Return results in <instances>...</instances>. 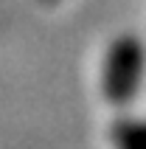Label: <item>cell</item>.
Listing matches in <instances>:
<instances>
[{
	"label": "cell",
	"instance_id": "1",
	"mask_svg": "<svg viewBox=\"0 0 146 149\" xmlns=\"http://www.w3.org/2000/svg\"><path fill=\"white\" fill-rule=\"evenodd\" d=\"M146 84V42L124 31L107 42L98 62V93L107 104L127 107L140 96Z\"/></svg>",
	"mask_w": 146,
	"mask_h": 149
},
{
	"label": "cell",
	"instance_id": "2",
	"mask_svg": "<svg viewBox=\"0 0 146 149\" xmlns=\"http://www.w3.org/2000/svg\"><path fill=\"white\" fill-rule=\"evenodd\" d=\"M107 135L113 149H146V121L140 118H115Z\"/></svg>",
	"mask_w": 146,
	"mask_h": 149
}]
</instances>
